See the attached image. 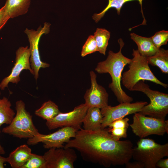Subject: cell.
<instances>
[{"label": "cell", "mask_w": 168, "mask_h": 168, "mask_svg": "<svg viewBox=\"0 0 168 168\" xmlns=\"http://www.w3.org/2000/svg\"><path fill=\"white\" fill-rule=\"evenodd\" d=\"M64 147L75 149L84 160L107 168L125 165L132 158L133 149L130 141L116 140L105 128L93 131L81 128Z\"/></svg>", "instance_id": "6da1fadb"}, {"label": "cell", "mask_w": 168, "mask_h": 168, "mask_svg": "<svg viewBox=\"0 0 168 168\" xmlns=\"http://www.w3.org/2000/svg\"><path fill=\"white\" fill-rule=\"evenodd\" d=\"M120 49L117 53L109 51L107 58L105 61L98 63L95 70L98 73H109L111 77L112 82L109 85L119 103H131L133 100L132 97L127 95L123 90L121 82L122 73L124 67L128 64L131 59L124 56L122 50L124 45L123 40H118Z\"/></svg>", "instance_id": "7a4b0ae2"}, {"label": "cell", "mask_w": 168, "mask_h": 168, "mask_svg": "<svg viewBox=\"0 0 168 168\" xmlns=\"http://www.w3.org/2000/svg\"><path fill=\"white\" fill-rule=\"evenodd\" d=\"M133 58L128 64V70L124 72L121 81L123 86L130 91L140 81L147 80L167 88V84L159 80L154 75L149 66L147 57L141 55L138 50L133 49Z\"/></svg>", "instance_id": "3957f363"}, {"label": "cell", "mask_w": 168, "mask_h": 168, "mask_svg": "<svg viewBox=\"0 0 168 168\" xmlns=\"http://www.w3.org/2000/svg\"><path fill=\"white\" fill-rule=\"evenodd\" d=\"M16 114L11 123L2 130L5 133L21 138H30L38 134V129L34 125L32 116L25 108V104L22 100L16 102Z\"/></svg>", "instance_id": "277c9868"}, {"label": "cell", "mask_w": 168, "mask_h": 168, "mask_svg": "<svg viewBox=\"0 0 168 168\" xmlns=\"http://www.w3.org/2000/svg\"><path fill=\"white\" fill-rule=\"evenodd\" d=\"M168 156V143L161 144L152 139L140 138L133 147L132 158L142 163L145 168H156L160 159Z\"/></svg>", "instance_id": "5b68a950"}, {"label": "cell", "mask_w": 168, "mask_h": 168, "mask_svg": "<svg viewBox=\"0 0 168 168\" xmlns=\"http://www.w3.org/2000/svg\"><path fill=\"white\" fill-rule=\"evenodd\" d=\"M131 91L142 92L150 100V103L144 106L138 113L144 115L165 120L168 113V94L151 89L144 81L137 83Z\"/></svg>", "instance_id": "8992f818"}, {"label": "cell", "mask_w": 168, "mask_h": 168, "mask_svg": "<svg viewBox=\"0 0 168 168\" xmlns=\"http://www.w3.org/2000/svg\"><path fill=\"white\" fill-rule=\"evenodd\" d=\"M133 133L140 138L150 135H164L168 133V120L147 116L137 112L129 125Z\"/></svg>", "instance_id": "52a82bcc"}, {"label": "cell", "mask_w": 168, "mask_h": 168, "mask_svg": "<svg viewBox=\"0 0 168 168\" xmlns=\"http://www.w3.org/2000/svg\"><path fill=\"white\" fill-rule=\"evenodd\" d=\"M50 25L49 23L45 22L43 27L40 26L36 30L26 28L24 31L27 36L30 44V65L33 72L32 75L36 81L39 78L40 68L49 67L50 66L49 64L41 60L39 45L41 36L49 33Z\"/></svg>", "instance_id": "ba28073f"}, {"label": "cell", "mask_w": 168, "mask_h": 168, "mask_svg": "<svg viewBox=\"0 0 168 168\" xmlns=\"http://www.w3.org/2000/svg\"><path fill=\"white\" fill-rule=\"evenodd\" d=\"M79 129L75 128L65 127L48 134L39 133L28 139L27 143L29 145H34L41 142L44 144V147L46 149L63 147L64 143L68 142L71 138H74Z\"/></svg>", "instance_id": "9c48e42d"}, {"label": "cell", "mask_w": 168, "mask_h": 168, "mask_svg": "<svg viewBox=\"0 0 168 168\" xmlns=\"http://www.w3.org/2000/svg\"><path fill=\"white\" fill-rule=\"evenodd\" d=\"M146 101H137L133 103L124 102L115 106L108 105L100 109L103 117L101 129H103L114 121L124 118L129 114L140 111L147 105Z\"/></svg>", "instance_id": "30bf717a"}, {"label": "cell", "mask_w": 168, "mask_h": 168, "mask_svg": "<svg viewBox=\"0 0 168 168\" xmlns=\"http://www.w3.org/2000/svg\"><path fill=\"white\" fill-rule=\"evenodd\" d=\"M88 108V106L85 103L82 104L70 112H60L52 119L46 121V125L50 130L65 127L80 129Z\"/></svg>", "instance_id": "8fae6325"}, {"label": "cell", "mask_w": 168, "mask_h": 168, "mask_svg": "<svg viewBox=\"0 0 168 168\" xmlns=\"http://www.w3.org/2000/svg\"><path fill=\"white\" fill-rule=\"evenodd\" d=\"M43 156L46 162V168H73L77 156L71 148L53 147Z\"/></svg>", "instance_id": "7c38bea8"}, {"label": "cell", "mask_w": 168, "mask_h": 168, "mask_svg": "<svg viewBox=\"0 0 168 168\" xmlns=\"http://www.w3.org/2000/svg\"><path fill=\"white\" fill-rule=\"evenodd\" d=\"M30 52L28 46L20 47L16 52L15 62L10 74L0 83V89L4 90L10 82L16 84L20 81V74L24 70H28L32 74L30 61Z\"/></svg>", "instance_id": "4fadbf2b"}, {"label": "cell", "mask_w": 168, "mask_h": 168, "mask_svg": "<svg viewBox=\"0 0 168 168\" xmlns=\"http://www.w3.org/2000/svg\"><path fill=\"white\" fill-rule=\"evenodd\" d=\"M90 76L91 86L84 96L85 104L88 107L102 109L108 105L109 95L105 88L97 83L95 73L91 71Z\"/></svg>", "instance_id": "5bb4252c"}, {"label": "cell", "mask_w": 168, "mask_h": 168, "mask_svg": "<svg viewBox=\"0 0 168 168\" xmlns=\"http://www.w3.org/2000/svg\"><path fill=\"white\" fill-rule=\"evenodd\" d=\"M31 149L27 144H23L12 151L7 157V162L12 168H21L30 156Z\"/></svg>", "instance_id": "9a60e30c"}, {"label": "cell", "mask_w": 168, "mask_h": 168, "mask_svg": "<svg viewBox=\"0 0 168 168\" xmlns=\"http://www.w3.org/2000/svg\"><path fill=\"white\" fill-rule=\"evenodd\" d=\"M102 119L100 109L88 107L82 123L83 129L93 131L101 129Z\"/></svg>", "instance_id": "2e32d148"}, {"label": "cell", "mask_w": 168, "mask_h": 168, "mask_svg": "<svg viewBox=\"0 0 168 168\" xmlns=\"http://www.w3.org/2000/svg\"><path fill=\"white\" fill-rule=\"evenodd\" d=\"M31 0H7L3 6L10 18H13L26 14Z\"/></svg>", "instance_id": "e0dca14e"}, {"label": "cell", "mask_w": 168, "mask_h": 168, "mask_svg": "<svg viewBox=\"0 0 168 168\" xmlns=\"http://www.w3.org/2000/svg\"><path fill=\"white\" fill-rule=\"evenodd\" d=\"M131 39L136 43L140 54L147 57L154 55L159 49L157 48L151 37H146L134 33L130 34Z\"/></svg>", "instance_id": "ac0fdd59"}, {"label": "cell", "mask_w": 168, "mask_h": 168, "mask_svg": "<svg viewBox=\"0 0 168 168\" xmlns=\"http://www.w3.org/2000/svg\"><path fill=\"white\" fill-rule=\"evenodd\" d=\"M149 64L156 66L163 73H168V50L160 48L153 55L147 57Z\"/></svg>", "instance_id": "d6986e66"}, {"label": "cell", "mask_w": 168, "mask_h": 168, "mask_svg": "<svg viewBox=\"0 0 168 168\" xmlns=\"http://www.w3.org/2000/svg\"><path fill=\"white\" fill-rule=\"evenodd\" d=\"M134 0L138 1L141 6V12L143 18V21L141 25H146V21L143 15L142 6L143 0H108V4L105 8L100 13L94 14L92 17V18L97 23L104 16L105 13L111 8H115L117 14L119 15L123 5L126 2Z\"/></svg>", "instance_id": "ffe728a7"}, {"label": "cell", "mask_w": 168, "mask_h": 168, "mask_svg": "<svg viewBox=\"0 0 168 168\" xmlns=\"http://www.w3.org/2000/svg\"><path fill=\"white\" fill-rule=\"evenodd\" d=\"M1 92L0 91V96ZM12 104L6 97L0 98V127L3 124H9L15 115V113L11 108Z\"/></svg>", "instance_id": "44dd1931"}, {"label": "cell", "mask_w": 168, "mask_h": 168, "mask_svg": "<svg viewBox=\"0 0 168 168\" xmlns=\"http://www.w3.org/2000/svg\"><path fill=\"white\" fill-rule=\"evenodd\" d=\"M60 112L58 106L53 101L49 100L44 103L39 108L35 111V114L48 121L52 119Z\"/></svg>", "instance_id": "7402d4cb"}, {"label": "cell", "mask_w": 168, "mask_h": 168, "mask_svg": "<svg viewBox=\"0 0 168 168\" xmlns=\"http://www.w3.org/2000/svg\"><path fill=\"white\" fill-rule=\"evenodd\" d=\"M93 36L96 43L98 51L105 55L110 37V32L105 29L97 28Z\"/></svg>", "instance_id": "603a6c76"}, {"label": "cell", "mask_w": 168, "mask_h": 168, "mask_svg": "<svg viewBox=\"0 0 168 168\" xmlns=\"http://www.w3.org/2000/svg\"><path fill=\"white\" fill-rule=\"evenodd\" d=\"M21 168H46V162L43 156L31 154Z\"/></svg>", "instance_id": "cb8c5ba5"}, {"label": "cell", "mask_w": 168, "mask_h": 168, "mask_svg": "<svg viewBox=\"0 0 168 168\" xmlns=\"http://www.w3.org/2000/svg\"><path fill=\"white\" fill-rule=\"evenodd\" d=\"M98 50L96 40L93 35H90L82 47L81 55L84 57Z\"/></svg>", "instance_id": "d4e9b609"}, {"label": "cell", "mask_w": 168, "mask_h": 168, "mask_svg": "<svg viewBox=\"0 0 168 168\" xmlns=\"http://www.w3.org/2000/svg\"><path fill=\"white\" fill-rule=\"evenodd\" d=\"M153 43L157 48L167 44L168 41V31L165 30L157 32L151 37Z\"/></svg>", "instance_id": "484cf974"}, {"label": "cell", "mask_w": 168, "mask_h": 168, "mask_svg": "<svg viewBox=\"0 0 168 168\" xmlns=\"http://www.w3.org/2000/svg\"><path fill=\"white\" fill-rule=\"evenodd\" d=\"M127 129L122 127H117L110 128L108 130L114 138L119 140L121 138H127Z\"/></svg>", "instance_id": "4316f807"}, {"label": "cell", "mask_w": 168, "mask_h": 168, "mask_svg": "<svg viewBox=\"0 0 168 168\" xmlns=\"http://www.w3.org/2000/svg\"><path fill=\"white\" fill-rule=\"evenodd\" d=\"M10 19L3 6L0 9V30L3 27Z\"/></svg>", "instance_id": "83f0119b"}, {"label": "cell", "mask_w": 168, "mask_h": 168, "mask_svg": "<svg viewBox=\"0 0 168 168\" xmlns=\"http://www.w3.org/2000/svg\"><path fill=\"white\" fill-rule=\"evenodd\" d=\"M125 167L126 168H144L143 164L140 162L135 161L130 162L129 161L127 163L125 164Z\"/></svg>", "instance_id": "f1b7e54d"}, {"label": "cell", "mask_w": 168, "mask_h": 168, "mask_svg": "<svg viewBox=\"0 0 168 168\" xmlns=\"http://www.w3.org/2000/svg\"><path fill=\"white\" fill-rule=\"evenodd\" d=\"M156 167L160 168H168V158L159 160L156 164Z\"/></svg>", "instance_id": "f546056e"}, {"label": "cell", "mask_w": 168, "mask_h": 168, "mask_svg": "<svg viewBox=\"0 0 168 168\" xmlns=\"http://www.w3.org/2000/svg\"><path fill=\"white\" fill-rule=\"evenodd\" d=\"M7 162V158L1 156L0 154V168H4V164Z\"/></svg>", "instance_id": "4dcf8cb0"}, {"label": "cell", "mask_w": 168, "mask_h": 168, "mask_svg": "<svg viewBox=\"0 0 168 168\" xmlns=\"http://www.w3.org/2000/svg\"><path fill=\"white\" fill-rule=\"evenodd\" d=\"M5 151L4 148L0 144V154H4L5 153Z\"/></svg>", "instance_id": "1f68e13d"}]
</instances>
